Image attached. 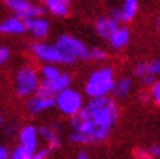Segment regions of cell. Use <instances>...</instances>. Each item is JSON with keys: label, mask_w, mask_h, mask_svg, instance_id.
<instances>
[{"label": "cell", "mask_w": 160, "mask_h": 159, "mask_svg": "<svg viewBox=\"0 0 160 159\" xmlns=\"http://www.w3.org/2000/svg\"><path fill=\"white\" fill-rule=\"evenodd\" d=\"M118 117V107L109 97L91 98L79 112L72 116L70 125L74 132L86 136L90 142L104 141Z\"/></svg>", "instance_id": "cell-1"}, {"label": "cell", "mask_w": 160, "mask_h": 159, "mask_svg": "<svg viewBox=\"0 0 160 159\" xmlns=\"http://www.w3.org/2000/svg\"><path fill=\"white\" fill-rule=\"evenodd\" d=\"M115 80V72L112 68H99L90 74L85 86V91L90 98L108 97L113 89Z\"/></svg>", "instance_id": "cell-2"}, {"label": "cell", "mask_w": 160, "mask_h": 159, "mask_svg": "<svg viewBox=\"0 0 160 159\" xmlns=\"http://www.w3.org/2000/svg\"><path fill=\"white\" fill-rule=\"evenodd\" d=\"M31 51H33L37 59H39L43 63H48V64L72 65L76 63V59H73L67 54H64L56 44L37 42L31 46Z\"/></svg>", "instance_id": "cell-3"}, {"label": "cell", "mask_w": 160, "mask_h": 159, "mask_svg": "<svg viewBox=\"0 0 160 159\" xmlns=\"http://www.w3.org/2000/svg\"><path fill=\"white\" fill-rule=\"evenodd\" d=\"M53 100L55 106L59 108L60 112L70 117L78 114L79 110L83 107L82 94L74 89H70V87H67V89L58 93L53 97Z\"/></svg>", "instance_id": "cell-4"}, {"label": "cell", "mask_w": 160, "mask_h": 159, "mask_svg": "<svg viewBox=\"0 0 160 159\" xmlns=\"http://www.w3.org/2000/svg\"><path fill=\"white\" fill-rule=\"evenodd\" d=\"M55 44L58 46L64 54L69 55V56H72L76 60H78V59L87 60L89 59V50L90 49L76 37L62 34L58 38V41H56Z\"/></svg>", "instance_id": "cell-5"}, {"label": "cell", "mask_w": 160, "mask_h": 159, "mask_svg": "<svg viewBox=\"0 0 160 159\" xmlns=\"http://www.w3.org/2000/svg\"><path fill=\"white\" fill-rule=\"evenodd\" d=\"M39 77L34 68L23 67L18 70L16 78V90L20 97H29L34 94L39 85Z\"/></svg>", "instance_id": "cell-6"}, {"label": "cell", "mask_w": 160, "mask_h": 159, "mask_svg": "<svg viewBox=\"0 0 160 159\" xmlns=\"http://www.w3.org/2000/svg\"><path fill=\"white\" fill-rule=\"evenodd\" d=\"M70 84H72V76L69 73L61 72L56 78L43 80L42 82H39L38 89L35 91V95H39V97H51V98H53L58 93H60L61 90L69 87Z\"/></svg>", "instance_id": "cell-7"}, {"label": "cell", "mask_w": 160, "mask_h": 159, "mask_svg": "<svg viewBox=\"0 0 160 159\" xmlns=\"http://www.w3.org/2000/svg\"><path fill=\"white\" fill-rule=\"evenodd\" d=\"M4 3L17 17H20L23 21L31 17L42 16L44 12L41 5L30 3L29 0H4Z\"/></svg>", "instance_id": "cell-8"}, {"label": "cell", "mask_w": 160, "mask_h": 159, "mask_svg": "<svg viewBox=\"0 0 160 159\" xmlns=\"http://www.w3.org/2000/svg\"><path fill=\"white\" fill-rule=\"evenodd\" d=\"M25 29L38 41L44 39L50 33V22L48 20L43 18L42 16L31 17L25 20Z\"/></svg>", "instance_id": "cell-9"}, {"label": "cell", "mask_w": 160, "mask_h": 159, "mask_svg": "<svg viewBox=\"0 0 160 159\" xmlns=\"http://www.w3.org/2000/svg\"><path fill=\"white\" fill-rule=\"evenodd\" d=\"M138 7V0H121L120 7L113 8L112 16L120 22H129L135 17Z\"/></svg>", "instance_id": "cell-10"}, {"label": "cell", "mask_w": 160, "mask_h": 159, "mask_svg": "<svg viewBox=\"0 0 160 159\" xmlns=\"http://www.w3.org/2000/svg\"><path fill=\"white\" fill-rule=\"evenodd\" d=\"M38 129L34 125H25L18 133L20 146L28 149L29 151L34 153L38 149Z\"/></svg>", "instance_id": "cell-11"}, {"label": "cell", "mask_w": 160, "mask_h": 159, "mask_svg": "<svg viewBox=\"0 0 160 159\" xmlns=\"http://www.w3.org/2000/svg\"><path fill=\"white\" fill-rule=\"evenodd\" d=\"M120 26V21L116 20L113 16H104V17H100L97 23H95V30H97V34L100 38L108 39L111 37V34Z\"/></svg>", "instance_id": "cell-12"}, {"label": "cell", "mask_w": 160, "mask_h": 159, "mask_svg": "<svg viewBox=\"0 0 160 159\" xmlns=\"http://www.w3.org/2000/svg\"><path fill=\"white\" fill-rule=\"evenodd\" d=\"M25 31V21L17 17V16L8 17L0 22V33L3 34H22Z\"/></svg>", "instance_id": "cell-13"}, {"label": "cell", "mask_w": 160, "mask_h": 159, "mask_svg": "<svg viewBox=\"0 0 160 159\" xmlns=\"http://www.w3.org/2000/svg\"><path fill=\"white\" fill-rule=\"evenodd\" d=\"M55 106V100L51 97H39V95H35L34 98H31L28 103V110L31 114H42L44 111L50 110Z\"/></svg>", "instance_id": "cell-14"}, {"label": "cell", "mask_w": 160, "mask_h": 159, "mask_svg": "<svg viewBox=\"0 0 160 159\" xmlns=\"http://www.w3.org/2000/svg\"><path fill=\"white\" fill-rule=\"evenodd\" d=\"M108 39H109L111 46L113 47L115 50H121L124 47H126L130 41V30L128 28L118 26L113 33L111 34V37Z\"/></svg>", "instance_id": "cell-15"}, {"label": "cell", "mask_w": 160, "mask_h": 159, "mask_svg": "<svg viewBox=\"0 0 160 159\" xmlns=\"http://www.w3.org/2000/svg\"><path fill=\"white\" fill-rule=\"evenodd\" d=\"M72 0H42L50 13L58 17H65L69 14V7Z\"/></svg>", "instance_id": "cell-16"}, {"label": "cell", "mask_w": 160, "mask_h": 159, "mask_svg": "<svg viewBox=\"0 0 160 159\" xmlns=\"http://www.w3.org/2000/svg\"><path fill=\"white\" fill-rule=\"evenodd\" d=\"M38 134L47 142L50 150H56L60 147L61 141L59 138L58 131L52 128V126H41V128L38 129Z\"/></svg>", "instance_id": "cell-17"}, {"label": "cell", "mask_w": 160, "mask_h": 159, "mask_svg": "<svg viewBox=\"0 0 160 159\" xmlns=\"http://www.w3.org/2000/svg\"><path fill=\"white\" fill-rule=\"evenodd\" d=\"M130 89H132V80L129 77H121L118 80H115V85L111 94H113L115 98L121 99L129 94Z\"/></svg>", "instance_id": "cell-18"}, {"label": "cell", "mask_w": 160, "mask_h": 159, "mask_svg": "<svg viewBox=\"0 0 160 159\" xmlns=\"http://www.w3.org/2000/svg\"><path fill=\"white\" fill-rule=\"evenodd\" d=\"M61 73V70L53 65V64H48V65H44L42 68V76L44 80H52V78H56L59 74Z\"/></svg>", "instance_id": "cell-19"}, {"label": "cell", "mask_w": 160, "mask_h": 159, "mask_svg": "<svg viewBox=\"0 0 160 159\" xmlns=\"http://www.w3.org/2000/svg\"><path fill=\"white\" fill-rule=\"evenodd\" d=\"M31 158H33V153L22 146H17L11 154V159H31Z\"/></svg>", "instance_id": "cell-20"}, {"label": "cell", "mask_w": 160, "mask_h": 159, "mask_svg": "<svg viewBox=\"0 0 160 159\" xmlns=\"http://www.w3.org/2000/svg\"><path fill=\"white\" fill-rule=\"evenodd\" d=\"M89 59L94 61H102L107 59V52L102 49H91L89 50Z\"/></svg>", "instance_id": "cell-21"}, {"label": "cell", "mask_w": 160, "mask_h": 159, "mask_svg": "<svg viewBox=\"0 0 160 159\" xmlns=\"http://www.w3.org/2000/svg\"><path fill=\"white\" fill-rule=\"evenodd\" d=\"M150 98L152 99L156 105L160 103V84L159 82H154L151 85V90H150Z\"/></svg>", "instance_id": "cell-22"}, {"label": "cell", "mask_w": 160, "mask_h": 159, "mask_svg": "<svg viewBox=\"0 0 160 159\" xmlns=\"http://www.w3.org/2000/svg\"><path fill=\"white\" fill-rule=\"evenodd\" d=\"M70 140L74 142V144H79V145H86V144H91L90 140L87 138L86 136H83V134L78 133V132H73L70 136Z\"/></svg>", "instance_id": "cell-23"}, {"label": "cell", "mask_w": 160, "mask_h": 159, "mask_svg": "<svg viewBox=\"0 0 160 159\" xmlns=\"http://www.w3.org/2000/svg\"><path fill=\"white\" fill-rule=\"evenodd\" d=\"M147 73L154 74V76H158L160 73V61L159 60H154L151 63H147Z\"/></svg>", "instance_id": "cell-24"}, {"label": "cell", "mask_w": 160, "mask_h": 159, "mask_svg": "<svg viewBox=\"0 0 160 159\" xmlns=\"http://www.w3.org/2000/svg\"><path fill=\"white\" fill-rule=\"evenodd\" d=\"M134 74L137 77H143L145 74H147V63H145V61L138 63V64L134 67Z\"/></svg>", "instance_id": "cell-25"}, {"label": "cell", "mask_w": 160, "mask_h": 159, "mask_svg": "<svg viewBox=\"0 0 160 159\" xmlns=\"http://www.w3.org/2000/svg\"><path fill=\"white\" fill-rule=\"evenodd\" d=\"M50 153H51V150L48 149V147H46V149H37L33 153V158L31 159H47L48 158V155H50Z\"/></svg>", "instance_id": "cell-26"}, {"label": "cell", "mask_w": 160, "mask_h": 159, "mask_svg": "<svg viewBox=\"0 0 160 159\" xmlns=\"http://www.w3.org/2000/svg\"><path fill=\"white\" fill-rule=\"evenodd\" d=\"M9 55H11V51H9L8 47H5V46L0 47V67L8 61V59H9Z\"/></svg>", "instance_id": "cell-27"}, {"label": "cell", "mask_w": 160, "mask_h": 159, "mask_svg": "<svg viewBox=\"0 0 160 159\" xmlns=\"http://www.w3.org/2000/svg\"><path fill=\"white\" fill-rule=\"evenodd\" d=\"M134 156L137 159H152L150 151H147V150H145V149H141V147L134 150Z\"/></svg>", "instance_id": "cell-28"}, {"label": "cell", "mask_w": 160, "mask_h": 159, "mask_svg": "<svg viewBox=\"0 0 160 159\" xmlns=\"http://www.w3.org/2000/svg\"><path fill=\"white\" fill-rule=\"evenodd\" d=\"M142 78V82L145 84V85H147V86H151L154 82H156V76H154V74H145L143 77H141Z\"/></svg>", "instance_id": "cell-29"}, {"label": "cell", "mask_w": 160, "mask_h": 159, "mask_svg": "<svg viewBox=\"0 0 160 159\" xmlns=\"http://www.w3.org/2000/svg\"><path fill=\"white\" fill-rule=\"evenodd\" d=\"M0 159H9V151L4 146H0Z\"/></svg>", "instance_id": "cell-30"}, {"label": "cell", "mask_w": 160, "mask_h": 159, "mask_svg": "<svg viewBox=\"0 0 160 159\" xmlns=\"http://www.w3.org/2000/svg\"><path fill=\"white\" fill-rule=\"evenodd\" d=\"M148 151H150V154H151V156H152V158H154V156H159V154H160V147H159L158 145H152Z\"/></svg>", "instance_id": "cell-31"}, {"label": "cell", "mask_w": 160, "mask_h": 159, "mask_svg": "<svg viewBox=\"0 0 160 159\" xmlns=\"http://www.w3.org/2000/svg\"><path fill=\"white\" fill-rule=\"evenodd\" d=\"M76 159H89V155H87L85 151H81L77 156H76Z\"/></svg>", "instance_id": "cell-32"}, {"label": "cell", "mask_w": 160, "mask_h": 159, "mask_svg": "<svg viewBox=\"0 0 160 159\" xmlns=\"http://www.w3.org/2000/svg\"><path fill=\"white\" fill-rule=\"evenodd\" d=\"M2 125H3V119L0 117V126H2Z\"/></svg>", "instance_id": "cell-33"}]
</instances>
